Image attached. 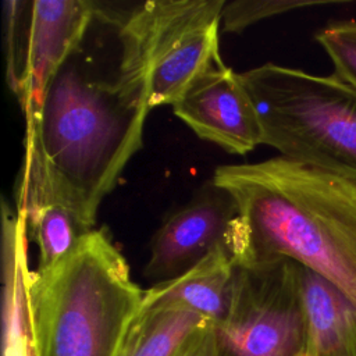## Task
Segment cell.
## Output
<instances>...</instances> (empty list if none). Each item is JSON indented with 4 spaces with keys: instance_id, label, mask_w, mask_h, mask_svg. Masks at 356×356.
<instances>
[{
    "instance_id": "cell-1",
    "label": "cell",
    "mask_w": 356,
    "mask_h": 356,
    "mask_svg": "<svg viewBox=\"0 0 356 356\" xmlns=\"http://www.w3.org/2000/svg\"><path fill=\"white\" fill-rule=\"evenodd\" d=\"M110 46L100 4L81 44L53 76L36 121L25 127L15 184L25 218L63 204L93 229L103 199L142 147L149 108V71L124 50L117 11Z\"/></svg>"
},
{
    "instance_id": "cell-2",
    "label": "cell",
    "mask_w": 356,
    "mask_h": 356,
    "mask_svg": "<svg viewBox=\"0 0 356 356\" xmlns=\"http://www.w3.org/2000/svg\"><path fill=\"white\" fill-rule=\"evenodd\" d=\"M235 202L227 248L236 266L286 257L317 273L356 309V181L281 156L216 168Z\"/></svg>"
},
{
    "instance_id": "cell-3",
    "label": "cell",
    "mask_w": 356,
    "mask_h": 356,
    "mask_svg": "<svg viewBox=\"0 0 356 356\" xmlns=\"http://www.w3.org/2000/svg\"><path fill=\"white\" fill-rule=\"evenodd\" d=\"M145 291L106 228L31 275L36 356H122Z\"/></svg>"
},
{
    "instance_id": "cell-4",
    "label": "cell",
    "mask_w": 356,
    "mask_h": 356,
    "mask_svg": "<svg viewBox=\"0 0 356 356\" xmlns=\"http://www.w3.org/2000/svg\"><path fill=\"white\" fill-rule=\"evenodd\" d=\"M281 157L356 181V89L334 74L266 63L241 74Z\"/></svg>"
},
{
    "instance_id": "cell-5",
    "label": "cell",
    "mask_w": 356,
    "mask_h": 356,
    "mask_svg": "<svg viewBox=\"0 0 356 356\" xmlns=\"http://www.w3.org/2000/svg\"><path fill=\"white\" fill-rule=\"evenodd\" d=\"M214 332L217 356H307L299 264L286 257L238 264L229 312Z\"/></svg>"
},
{
    "instance_id": "cell-6",
    "label": "cell",
    "mask_w": 356,
    "mask_h": 356,
    "mask_svg": "<svg viewBox=\"0 0 356 356\" xmlns=\"http://www.w3.org/2000/svg\"><path fill=\"white\" fill-rule=\"evenodd\" d=\"M96 8L89 0L4 3L7 82L25 127L36 121L53 76L83 40Z\"/></svg>"
},
{
    "instance_id": "cell-7",
    "label": "cell",
    "mask_w": 356,
    "mask_h": 356,
    "mask_svg": "<svg viewBox=\"0 0 356 356\" xmlns=\"http://www.w3.org/2000/svg\"><path fill=\"white\" fill-rule=\"evenodd\" d=\"M236 217L234 199L210 181L156 231L143 268L145 277L157 284L186 273L216 249L227 246Z\"/></svg>"
},
{
    "instance_id": "cell-8",
    "label": "cell",
    "mask_w": 356,
    "mask_h": 356,
    "mask_svg": "<svg viewBox=\"0 0 356 356\" xmlns=\"http://www.w3.org/2000/svg\"><path fill=\"white\" fill-rule=\"evenodd\" d=\"M199 138L228 153L246 154L263 145V127L241 74L224 63L202 75L172 106Z\"/></svg>"
},
{
    "instance_id": "cell-9",
    "label": "cell",
    "mask_w": 356,
    "mask_h": 356,
    "mask_svg": "<svg viewBox=\"0 0 356 356\" xmlns=\"http://www.w3.org/2000/svg\"><path fill=\"white\" fill-rule=\"evenodd\" d=\"M225 0H189L168 31L149 83V108L174 106L207 71L222 64L218 47Z\"/></svg>"
},
{
    "instance_id": "cell-10",
    "label": "cell",
    "mask_w": 356,
    "mask_h": 356,
    "mask_svg": "<svg viewBox=\"0 0 356 356\" xmlns=\"http://www.w3.org/2000/svg\"><path fill=\"white\" fill-rule=\"evenodd\" d=\"M235 268L231 252L221 246L186 273L146 289L142 309L177 307L220 324L231 307Z\"/></svg>"
},
{
    "instance_id": "cell-11",
    "label": "cell",
    "mask_w": 356,
    "mask_h": 356,
    "mask_svg": "<svg viewBox=\"0 0 356 356\" xmlns=\"http://www.w3.org/2000/svg\"><path fill=\"white\" fill-rule=\"evenodd\" d=\"M25 218L3 202V356H28L35 345Z\"/></svg>"
},
{
    "instance_id": "cell-12",
    "label": "cell",
    "mask_w": 356,
    "mask_h": 356,
    "mask_svg": "<svg viewBox=\"0 0 356 356\" xmlns=\"http://www.w3.org/2000/svg\"><path fill=\"white\" fill-rule=\"evenodd\" d=\"M307 356H356V309L331 282L299 264Z\"/></svg>"
},
{
    "instance_id": "cell-13",
    "label": "cell",
    "mask_w": 356,
    "mask_h": 356,
    "mask_svg": "<svg viewBox=\"0 0 356 356\" xmlns=\"http://www.w3.org/2000/svg\"><path fill=\"white\" fill-rule=\"evenodd\" d=\"M207 318L177 307L142 309L129 331L122 356H175Z\"/></svg>"
},
{
    "instance_id": "cell-14",
    "label": "cell",
    "mask_w": 356,
    "mask_h": 356,
    "mask_svg": "<svg viewBox=\"0 0 356 356\" xmlns=\"http://www.w3.org/2000/svg\"><path fill=\"white\" fill-rule=\"evenodd\" d=\"M31 234L39 249L36 270H47L65 259L92 231L72 210L63 204H47L26 218Z\"/></svg>"
},
{
    "instance_id": "cell-15",
    "label": "cell",
    "mask_w": 356,
    "mask_h": 356,
    "mask_svg": "<svg viewBox=\"0 0 356 356\" xmlns=\"http://www.w3.org/2000/svg\"><path fill=\"white\" fill-rule=\"evenodd\" d=\"M314 39L332 64V74L356 89V19L331 21Z\"/></svg>"
},
{
    "instance_id": "cell-16",
    "label": "cell",
    "mask_w": 356,
    "mask_h": 356,
    "mask_svg": "<svg viewBox=\"0 0 356 356\" xmlns=\"http://www.w3.org/2000/svg\"><path fill=\"white\" fill-rule=\"evenodd\" d=\"M330 0H235L225 1L221 11V29L225 33H239L250 25L298 8L337 4Z\"/></svg>"
},
{
    "instance_id": "cell-17",
    "label": "cell",
    "mask_w": 356,
    "mask_h": 356,
    "mask_svg": "<svg viewBox=\"0 0 356 356\" xmlns=\"http://www.w3.org/2000/svg\"><path fill=\"white\" fill-rule=\"evenodd\" d=\"M175 356H217L214 324H207L192 334Z\"/></svg>"
},
{
    "instance_id": "cell-18",
    "label": "cell",
    "mask_w": 356,
    "mask_h": 356,
    "mask_svg": "<svg viewBox=\"0 0 356 356\" xmlns=\"http://www.w3.org/2000/svg\"><path fill=\"white\" fill-rule=\"evenodd\" d=\"M28 356H36V348H35V345H33V346H32V349L29 350Z\"/></svg>"
}]
</instances>
